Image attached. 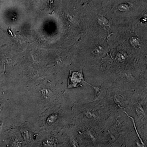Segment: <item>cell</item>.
Wrapping results in <instances>:
<instances>
[{"instance_id": "1", "label": "cell", "mask_w": 147, "mask_h": 147, "mask_svg": "<svg viewBox=\"0 0 147 147\" xmlns=\"http://www.w3.org/2000/svg\"><path fill=\"white\" fill-rule=\"evenodd\" d=\"M84 82L82 70L79 71H72L70 70L68 79L69 88H75L82 86Z\"/></svg>"}, {"instance_id": "2", "label": "cell", "mask_w": 147, "mask_h": 147, "mask_svg": "<svg viewBox=\"0 0 147 147\" xmlns=\"http://www.w3.org/2000/svg\"><path fill=\"white\" fill-rule=\"evenodd\" d=\"M87 84H88V83H87ZM89 85L90 86H91L93 88H94L95 90V93L96 98H97L98 97V96H99V94H100V89L99 88H98V87H94V86H92L91 85H90V84H89Z\"/></svg>"}]
</instances>
